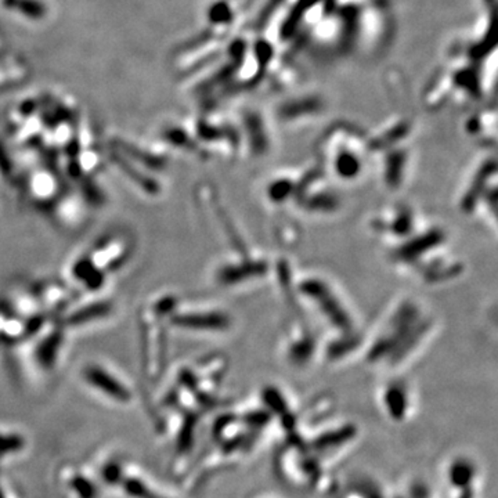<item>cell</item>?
Returning <instances> with one entry per match:
<instances>
[{
	"mask_svg": "<svg viewBox=\"0 0 498 498\" xmlns=\"http://www.w3.org/2000/svg\"><path fill=\"white\" fill-rule=\"evenodd\" d=\"M83 378L94 389L119 403H127L132 398V393L121 381L98 366H87L83 371Z\"/></svg>",
	"mask_w": 498,
	"mask_h": 498,
	"instance_id": "6da1fadb",
	"label": "cell"
},
{
	"mask_svg": "<svg viewBox=\"0 0 498 498\" xmlns=\"http://www.w3.org/2000/svg\"><path fill=\"white\" fill-rule=\"evenodd\" d=\"M73 276L83 283L87 290H98L103 285L104 277L101 270L89 259H80L73 266Z\"/></svg>",
	"mask_w": 498,
	"mask_h": 498,
	"instance_id": "7a4b0ae2",
	"label": "cell"
},
{
	"mask_svg": "<svg viewBox=\"0 0 498 498\" xmlns=\"http://www.w3.org/2000/svg\"><path fill=\"white\" fill-rule=\"evenodd\" d=\"M472 475H474V470H472L471 464H468L465 461L456 463L450 470L452 483L461 486V488L468 486V483L472 481Z\"/></svg>",
	"mask_w": 498,
	"mask_h": 498,
	"instance_id": "3957f363",
	"label": "cell"
},
{
	"mask_svg": "<svg viewBox=\"0 0 498 498\" xmlns=\"http://www.w3.org/2000/svg\"><path fill=\"white\" fill-rule=\"evenodd\" d=\"M107 312H108V306H107V305H103V303L93 305V306H90V308L87 306L86 309H83V310L78 312L76 314H73V316L69 319V324L87 323V320L101 317V316H104Z\"/></svg>",
	"mask_w": 498,
	"mask_h": 498,
	"instance_id": "277c9868",
	"label": "cell"
},
{
	"mask_svg": "<svg viewBox=\"0 0 498 498\" xmlns=\"http://www.w3.org/2000/svg\"><path fill=\"white\" fill-rule=\"evenodd\" d=\"M461 498H471V493H470V492H465Z\"/></svg>",
	"mask_w": 498,
	"mask_h": 498,
	"instance_id": "5b68a950",
	"label": "cell"
}]
</instances>
